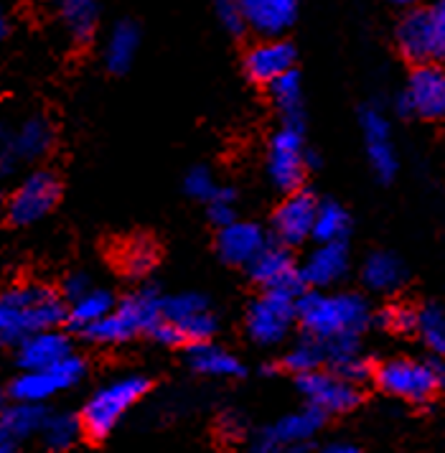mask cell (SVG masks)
Listing matches in <instances>:
<instances>
[{
  "mask_svg": "<svg viewBox=\"0 0 445 453\" xmlns=\"http://www.w3.org/2000/svg\"><path fill=\"white\" fill-rule=\"evenodd\" d=\"M270 87V95H272V103L278 107L283 125L288 127H305V110H303V84L295 69H288L285 74H280L278 80L267 84Z\"/></svg>",
  "mask_w": 445,
  "mask_h": 453,
  "instance_id": "22",
  "label": "cell"
},
{
  "mask_svg": "<svg viewBox=\"0 0 445 453\" xmlns=\"http://www.w3.org/2000/svg\"><path fill=\"white\" fill-rule=\"evenodd\" d=\"M163 296L158 288H141L115 303L110 313H104L100 321L89 324L81 331L84 339L95 344H122L138 334H145L148 326L161 319Z\"/></svg>",
  "mask_w": 445,
  "mask_h": 453,
  "instance_id": "3",
  "label": "cell"
},
{
  "mask_svg": "<svg viewBox=\"0 0 445 453\" xmlns=\"http://www.w3.org/2000/svg\"><path fill=\"white\" fill-rule=\"evenodd\" d=\"M380 326L397 331V334H412L415 324H418V309L410 306H392V309H382L377 316Z\"/></svg>",
  "mask_w": 445,
  "mask_h": 453,
  "instance_id": "37",
  "label": "cell"
},
{
  "mask_svg": "<svg viewBox=\"0 0 445 453\" xmlns=\"http://www.w3.org/2000/svg\"><path fill=\"white\" fill-rule=\"evenodd\" d=\"M389 3H395V5H403V8H412L418 0H389Z\"/></svg>",
  "mask_w": 445,
  "mask_h": 453,
  "instance_id": "47",
  "label": "cell"
},
{
  "mask_svg": "<svg viewBox=\"0 0 445 453\" xmlns=\"http://www.w3.org/2000/svg\"><path fill=\"white\" fill-rule=\"evenodd\" d=\"M267 242L265 232L252 222H229L219 226V237H217V250L222 255L224 263L229 265H247L257 250Z\"/></svg>",
  "mask_w": 445,
  "mask_h": 453,
  "instance_id": "20",
  "label": "cell"
},
{
  "mask_svg": "<svg viewBox=\"0 0 445 453\" xmlns=\"http://www.w3.org/2000/svg\"><path fill=\"white\" fill-rule=\"evenodd\" d=\"M326 362L324 344L313 336H308L303 342H298L293 349H288L283 357V367L293 374H303V372L321 370Z\"/></svg>",
  "mask_w": 445,
  "mask_h": 453,
  "instance_id": "34",
  "label": "cell"
},
{
  "mask_svg": "<svg viewBox=\"0 0 445 453\" xmlns=\"http://www.w3.org/2000/svg\"><path fill=\"white\" fill-rule=\"evenodd\" d=\"M64 319V298L51 286L19 283L0 293V344L16 347L36 331L57 329Z\"/></svg>",
  "mask_w": 445,
  "mask_h": 453,
  "instance_id": "1",
  "label": "cell"
},
{
  "mask_svg": "<svg viewBox=\"0 0 445 453\" xmlns=\"http://www.w3.org/2000/svg\"><path fill=\"white\" fill-rule=\"evenodd\" d=\"M112 306H115V298H112L110 290L89 288L84 290L80 298L69 301V309H66V319L64 321L69 324V329L81 334L89 324L100 321L104 313H110Z\"/></svg>",
  "mask_w": 445,
  "mask_h": 453,
  "instance_id": "27",
  "label": "cell"
},
{
  "mask_svg": "<svg viewBox=\"0 0 445 453\" xmlns=\"http://www.w3.org/2000/svg\"><path fill=\"white\" fill-rule=\"evenodd\" d=\"M153 342H158V344H163V347H181V344H186L181 336V331L176 329V324L173 321H168V319H156L150 326H148V331H145Z\"/></svg>",
  "mask_w": 445,
  "mask_h": 453,
  "instance_id": "40",
  "label": "cell"
},
{
  "mask_svg": "<svg viewBox=\"0 0 445 453\" xmlns=\"http://www.w3.org/2000/svg\"><path fill=\"white\" fill-rule=\"evenodd\" d=\"M374 382L392 397L423 405L435 397L443 385V365L435 359H392L374 370Z\"/></svg>",
  "mask_w": 445,
  "mask_h": 453,
  "instance_id": "6",
  "label": "cell"
},
{
  "mask_svg": "<svg viewBox=\"0 0 445 453\" xmlns=\"http://www.w3.org/2000/svg\"><path fill=\"white\" fill-rule=\"evenodd\" d=\"M120 265L127 275L145 278L158 265V248L148 237H138V240H133V242H127L122 248Z\"/></svg>",
  "mask_w": 445,
  "mask_h": 453,
  "instance_id": "32",
  "label": "cell"
},
{
  "mask_svg": "<svg viewBox=\"0 0 445 453\" xmlns=\"http://www.w3.org/2000/svg\"><path fill=\"white\" fill-rule=\"evenodd\" d=\"M346 270H349V250L344 240H339V242H318V248L298 268V275L303 286L324 290L336 286L346 275Z\"/></svg>",
  "mask_w": 445,
  "mask_h": 453,
  "instance_id": "17",
  "label": "cell"
},
{
  "mask_svg": "<svg viewBox=\"0 0 445 453\" xmlns=\"http://www.w3.org/2000/svg\"><path fill=\"white\" fill-rule=\"evenodd\" d=\"M316 206H318V199H316L311 191H303V188L288 191L283 204L278 206L275 214H272V232H275V240L288 245V248L305 242V240L311 237V226H313V217H316Z\"/></svg>",
  "mask_w": 445,
  "mask_h": 453,
  "instance_id": "13",
  "label": "cell"
},
{
  "mask_svg": "<svg viewBox=\"0 0 445 453\" xmlns=\"http://www.w3.org/2000/svg\"><path fill=\"white\" fill-rule=\"evenodd\" d=\"M183 188H186V194H188L191 199L206 202V199L214 194L217 181H214V176H211V171H209L206 165H194V168L186 173V179H183Z\"/></svg>",
  "mask_w": 445,
  "mask_h": 453,
  "instance_id": "38",
  "label": "cell"
},
{
  "mask_svg": "<svg viewBox=\"0 0 445 453\" xmlns=\"http://www.w3.org/2000/svg\"><path fill=\"white\" fill-rule=\"evenodd\" d=\"M16 347L20 370H46L72 351V342L61 331L43 329L20 339Z\"/></svg>",
  "mask_w": 445,
  "mask_h": 453,
  "instance_id": "19",
  "label": "cell"
},
{
  "mask_svg": "<svg viewBox=\"0 0 445 453\" xmlns=\"http://www.w3.org/2000/svg\"><path fill=\"white\" fill-rule=\"evenodd\" d=\"M59 19L74 43H89L97 34L100 5L97 0H59Z\"/></svg>",
  "mask_w": 445,
  "mask_h": 453,
  "instance_id": "23",
  "label": "cell"
},
{
  "mask_svg": "<svg viewBox=\"0 0 445 453\" xmlns=\"http://www.w3.org/2000/svg\"><path fill=\"white\" fill-rule=\"evenodd\" d=\"M351 229V219L344 206L336 202H318L316 206V217H313V226H311V237L316 242H339L346 240Z\"/></svg>",
  "mask_w": 445,
  "mask_h": 453,
  "instance_id": "30",
  "label": "cell"
},
{
  "mask_svg": "<svg viewBox=\"0 0 445 453\" xmlns=\"http://www.w3.org/2000/svg\"><path fill=\"white\" fill-rule=\"evenodd\" d=\"M46 415L49 412L43 411L41 403H20V400H13V403H5L0 408V426L8 428L19 441H26V438L41 433L43 423H46Z\"/></svg>",
  "mask_w": 445,
  "mask_h": 453,
  "instance_id": "28",
  "label": "cell"
},
{
  "mask_svg": "<svg viewBox=\"0 0 445 453\" xmlns=\"http://www.w3.org/2000/svg\"><path fill=\"white\" fill-rule=\"evenodd\" d=\"M11 34V21H8V16H5V11L0 8V42L5 39Z\"/></svg>",
  "mask_w": 445,
  "mask_h": 453,
  "instance_id": "46",
  "label": "cell"
},
{
  "mask_svg": "<svg viewBox=\"0 0 445 453\" xmlns=\"http://www.w3.org/2000/svg\"><path fill=\"white\" fill-rule=\"evenodd\" d=\"M295 64V49L293 43L283 42L278 36H267L265 42L255 43L244 54V74L255 84H267L278 80Z\"/></svg>",
  "mask_w": 445,
  "mask_h": 453,
  "instance_id": "16",
  "label": "cell"
},
{
  "mask_svg": "<svg viewBox=\"0 0 445 453\" xmlns=\"http://www.w3.org/2000/svg\"><path fill=\"white\" fill-rule=\"evenodd\" d=\"M267 173L270 181L280 191H295L303 186L305 179V145L303 130L283 125L272 141H270V156H267Z\"/></svg>",
  "mask_w": 445,
  "mask_h": 453,
  "instance_id": "9",
  "label": "cell"
},
{
  "mask_svg": "<svg viewBox=\"0 0 445 453\" xmlns=\"http://www.w3.org/2000/svg\"><path fill=\"white\" fill-rule=\"evenodd\" d=\"M364 286L374 293H392L405 283L407 273L395 252H372L362 268Z\"/></svg>",
  "mask_w": 445,
  "mask_h": 453,
  "instance_id": "24",
  "label": "cell"
},
{
  "mask_svg": "<svg viewBox=\"0 0 445 453\" xmlns=\"http://www.w3.org/2000/svg\"><path fill=\"white\" fill-rule=\"evenodd\" d=\"M217 19L232 36H242L247 31L240 0H217Z\"/></svg>",
  "mask_w": 445,
  "mask_h": 453,
  "instance_id": "39",
  "label": "cell"
},
{
  "mask_svg": "<svg viewBox=\"0 0 445 453\" xmlns=\"http://www.w3.org/2000/svg\"><path fill=\"white\" fill-rule=\"evenodd\" d=\"M237 194H234V188H229V186H217L214 188V194L206 199V206H209V219L214 222L217 226L229 225V222H234L237 219Z\"/></svg>",
  "mask_w": 445,
  "mask_h": 453,
  "instance_id": "35",
  "label": "cell"
},
{
  "mask_svg": "<svg viewBox=\"0 0 445 453\" xmlns=\"http://www.w3.org/2000/svg\"><path fill=\"white\" fill-rule=\"evenodd\" d=\"M5 209V196H3V191H0V211Z\"/></svg>",
  "mask_w": 445,
  "mask_h": 453,
  "instance_id": "49",
  "label": "cell"
},
{
  "mask_svg": "<svg viewBox=\"0 0 445 453\" xmlns=\"http://www.w3.org/2000/svg\"><path fill=\"white\" fill-rule=\"evenodd\" d=\"M412 115L423 120H441L445 115V74L438 64H415L405 89Z\"/></svg>",
  "mask_w": 445,
  "mask_h": 453,
  "instance_id": "15",
  "label": "cell"
},
{
  "mask_svg": "<svg viewBox=\"0 0 445 453\" xmlns=\"http://www.w3.org/2000/svg\"><path fill=\"white\" fill-rule=\"evenodd\" d=\"M359 125L364 135L369 165L382 181H392V176L397 173V153L392 145V125L385 112H380L377 107H364L359 115Z\"/></svg>",
  "mask_w": 445,
  "mask_h": 453,
  "instance_id": "14",
  "label": "cell"
},
{
  "mask_svg": "<svg viewBox=\"0 0 445 453\" xmlns=\"http://www.w3.org/2000/svg\"><path fill=\"white\" fill-rule=\"evenodd\" d=\"M328 453H357V446L354 443H346V441H336V443H328L326 446Z\"/></svg>",
  "mask_w": 445,
  "mask_h": 453,
  "instance_id": "45",
  "label": "cell"
},
{
  "mask_svg": "<svg viewBox=\"0 0 445 453\" xmlns=\"http://www.w3.org/2000/svg\"><path fill=\"white\" fill-rule=\"evenodd\" d=\"M249 278L263 286L265 290H295L303 293V280L298 275V265L290 255V250L283 242H265L263 248L257 250V255L244 265Z\"/></svg>",
  "mask_w": 445,
  "mask_h": 453,
  "instance_id": "12",
  "label": "cell"
},
{
  "mask_svg": "<svg viewBox=\"0 0 445 453\" xmlns=\"http://www.w3.org/2000/svg\"><path fill=\"white\" fill-rule=\"evenodd\" d=\"M331 372H336L339 377H344L346 382H351L357 388L369 382V380H374V365L369 359H364L359 351L346 357L341 362H336V365H331Z\"/></svg>",
  "mask_w": 445,
  "mask_h": 453,
  "instance_id": "36",
  "label": "cell"
},
{
  "mask_svg": "<svg viewBox=\"0 0 445 453\" xmlns=\"http://www.w3.org/2000/svg\"><path fill=\"white\" fill-rule=\"evenodd\" d=\"M150 388V380L142 374H127L95 392L81 408V433L92 441H102L118 428L122 415L130 411Z\"/></svg>",
  "mask_w": 445,
  "mask_h": 453,
  "instance_id": "4",
  "label": "cell"
},
{
  "mask_svg": "<svg viewBox=\"0 0 445 453\" xmlns=\"http://www.w3.org/2000/svg\"><path fill=\"white\" fill-rule=\"evenodd\" d=\"M138 46H141L138 26L133 21H120L110 31V39L104 46V66L112 74H125L135 62Z\"/></svg>",
  "mask_w": 445,
  "mask_h": 453,
  "instance_id": "25",
  "label": "cell"
},
{
  "mask_svg": "<svg viewBox=\"0 0 445 453\" xmlns=\"http://www.w3.org/2000/svg\"><path fill=\"white\" fill-rule=\"evenodd\" d=\"M43 443L46 449L51 451H66L72 449L81 435V420L77 415H69V412H61V415H46V423H43Z\"/></svg>",
  "mask_w": 445,
  "mask_h": 453,
  "instance_id": "31",
  "label": "cell"
},
{
  "mask_svg": "<svg viewBox=\"0 0 445 453\" xmlns=\"http://www.w3.org/2000/svg\"><path fill=\"white\" fill-rule=\"evenodd\" d=\"M57 392H61V388L57 377H54V372L49 367L46 370H23L8 385V397L20 400V403H46Z\"/></svg>",
  "mask_w": 445,
  "mask_h": 453,
  "instance_id": "29",
  "label": "cell"
},
{
  "mask_svg": "<svg viewBox=\"0 0 445 453\" xmlns=\"http://www.w3.org/2000/svg\"><path fill=\"white\" fill-rule=\"evenodd\" d=\"M19 443H20V441L16 438V435H13V433L0 426V453L16 451V449H19Z\"/></svg>",
  "mask_w": 445,
  "mask_h": 453,
  "instance_id": "43",
  "label": "cell"
},
{
  "mask_svg": "<svg viewBox=\"0 0 445 453\" xmlns=\"http://www.w3.org/2000/svg\"><path fill=\"white\" fill-rule=\"evenodd\" d=\"M54 145V127L43 118V115H34L28 120H23L19 130L13 133V148L19 161H39L43 158Z\"/></svg>",
  "mask_w": 445,
  "mask_h": 453,
  "instance_id": "26",
  "label": "cell"
},
{
  "mask_svg": "<svg viewBox=\"0 0 445 453\" xmlns=\"http://www.w3.org/2000/svg\"><path fill=\"white\" fill-rule=\"evenodd\" d=\"M295 290H265L247 311V334L260 347H275L290 334L295 324Z\"/></svg>",
  "mask_w": 445,
  "mask_h": 453,
  "instance_id": "7",
  "label": "cell"
},
{
  "mask_svg": "<svg viewBox=\"0 0 445 453\" xmlns=\"http://www.w3.org/2000/svg\"><path fill=\"white\" fill-rule=\"evenodd\" d=\"M298 390L308 400V405L318 408L326 415L354 411L362 400L359 388L346 382L336 372H303V374H298Z\"/></svg>",
  "mask_w": 445,
  "mask_h": 453,
  "instance_id": "11",
  "label": "cell"
},
{
  "mask_svg": "<svg viewBox=\"0 0 445 453\" xmlns=\"http://www.w3.org/2000/svg\"><path fill=\"white\" fill-rule=\"evenodd\" d=\"M295 321L308 336L328 342L336 336H359L369 326V306L357 293H301L295 303Z\"/></svg>",
  "mask_w": 445,
  "mask_h": 453,
  "instance_id": "2",
  "label": "cell"
},
{
  "mask_svg": "<svg viewBox=\"0 0 445 453\" xmlns=\"http://www.w3.org/2000/svg\"><path fill=\"white\" fill-rule=\"evenodd\" d=\"M397 46L407 62L438 64L445 57V3L410 8L397 26Z\"/></svg>",
  "mask_w": 445,
  "mask_h": 453,
  "instance_id": "5",
  "label": "cell"
},
{
  "mask_svg": "<svg viewBox=\"0 0 445 453\" xmlns=\"http://www.w3.org/2000/svg\"><path fill=\"white\" fill-rule=\"evenodd\" d=\"M59 179L51 171H34L5 199V214L16 226H31L59 204Z\"/></svg>",
  "mask_w": 445,
  "mask_h": 453,
  "instance_id": "8",
  "label": "cell"
},
{
  "mask_svg": "<svg viewBox=\"0 0 445 453\" xmlns=\"http://www.w3.org/2000/svg\"><path fill=\"white\" fill-rule=\"evenodd\" d=\"M186 362L194 372L209 374V377H242L244 374L242 362L232 351L211 344V339L191 344L186 351Z\"/></svg>",
  "mask_w": 445,
  "mask_h": 453,
  "instance_id": "21",
  "label": "cell"
},
{
  "mask_svg": "<svg viewBox=\"0 0 445 453\" xmlns=\"http://www.w3.org/2000/svg\"><path fill=\"white\" fill-rule=\"evenodd\" d=\"M247 28L260 36H280L298 19V0H240Z\"/></svg>",
  "mask_w": 445,
  "mask_h": 453,
  "instance_id": "18",
  "label": "cell"
},
{
  "mask_svg": "<svg viewBox=\"0 0 445 453\" xmlns=\"http://www.w3.org/2000/svg\"><path fill=\"white\" fill-rule=\"evenodd\" d=\"M89 288H92L89 278H87L84 273H74V275H69V278L64 280V298H66V301H74V298H80L81 293Z\"/></svg>",
  "mask_w": 445,
  "mask_h": 453,
  "instance_id": "42",
  "label": "cell"
},
{
  "mask_svg": "<svg viewBox=\"0 0 445 453\" xmlns=\"http://www.w3.org/2000/svg\"><path fill=\"white\" fill-rule=\"evenodd\" d=\"M324 420L326 412L313 408V405H308L298 412H290V415L280 418L272 428H265V431L257 433V438L252 441V451L275 453L283 451V449L303 451L308 446H301V443H308L316 433L321 431Z\"/></svg>",
  "mask_w": 445,
  "mask_h": 453,
  "instance_id": "10",
  "label": "cell"
},
{
  "mask_svg": "<svg viewBox=\"0 0 445 453\" xmlns=\"http://www.w3.org/2000/svg\"><path fill=\"white\" fill-rule=\"evenodd\" d=\"M260 372H263V374H275V372H278V370H275L272 365H265V367Z\"/></svg>",
  "mask_w": 445,
  "mask_h": 453,
  "instance_id": "48",
  "label": "cell"
},
{
  "mask_svg": "<svg viewBox=\"0 0 445 453\" xmlns=\"http://www.w3.org/2000/svg\"><path fill=\"white\" fill-rule=\"evenodd\" d=\"M19 164L16 148H13V135L0 125V176L13 173V168Z\"/></svg>",
  "mask_w": 445,
  "mask_h": 453,
  "instance_id": "41",
  "label": "cell"
},
{
  "mask_svg": "<svg viewBox=\"0 0 445 453\" xmlns=\"http://www.w3.org/2000/svg\"><path fill=\"white\" fill-rule=\"evenodd\" d=\"M395 110H397V115L400 118H412V104L407 100V95L403 92L400 97H397V103H395Z\"/></svg>",
  "mask_w": 445,
  "mask_h": 453,
  "instance_id": "44",
  "label": "cell"
},
{
  "mask_svg": "<svg viewBox=\"0 0 445 453\" xmlns=\"http://www.w3.org/2000/svg\"><path fill=\"white\" fill-rule=\"evenodd\" d=\"M415 331L420 334L423 344L435 357H443L445 351V311L438 303H427L418 311V324Z\"/></svg>",
  "mask_w": 445,
  "mask_h": 453,
  "instance_id": "33",
  "label": "cell"
}]
</instances>
